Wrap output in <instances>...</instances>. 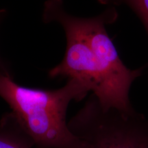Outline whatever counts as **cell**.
Masks as SVG:
<instances>
[{
	"instance_id": "cell-6",
	"label": "cell",
	"mask_w": 148,
	"mask_h": 148,
	"mask_svg": "<svg viewBox=\"0 0 148 148\" xmlns=\"http://www.w3.org/2000/svg\"><path fill=\"white\" fill-rule=\"evenodd\" d=\"M5 15V10H0V23L3 20V17ZM0 71L3 72V73H10V72L8 71V65L5 64V62L3 61L2 59L0 57Z\"/></svg>"
},
{
	"instance_id": "cell-1",
	"label": "cell",
	"mask_w": 148,
	"mask_h": 148,
	"mask_svg": "<svg viewBox=\"0 0 148 148\" xmlns=\"http://www.w3.org/2000/svg\"><path fill=\"white\" fill-rule=\"evenodd\" d=\"M117 16L116 8L110 7L92 17H78L65 10L62 0L46 1L42 21L59 24L66 37L64 58L48 75L82 83L105 109L131 112L134 108L130 100V90L143 69L127 67L108 36L106 26Z\"/></svg>"
},
{
	"instance_id": "cell-4",
	"label": "cell",
	"mask_w": 148,
	"mask_h": 148,
	"mask_svg": "<svg viewBox=\"0 0 148 148\" xmlns=\"http://www.w3.org/2000/svg\"><path fill=\"white\" fill-rule=\"evenodd\" d=\"M0 148H34L11 112L5 114L0 121Z\"/></svg>"
},
{
	"instance_id": "cell-5",
	"label": "cell",
	"mask_w": 148,
	"mask_h": 148,
	"mask_svg": "<svg viewBox=\"0 0 148 148\" xmlns=\"http://www.w3.org/2000/svg\"><path fill=\"white\" fill-rule=\"evenodd\" d=\"M103 5L110 7L125 5L130 8L143 22L148 34V0H98Z\"/></svg>"
},
{
	"instance_id": "cell-3",
	"label": "cell",
	"mask_w": 148,
	"mask_h": 148,
	"mask_svg": "<svg viewBox=\"0 0 148 148\" xmlns=\"http://www.w3.org/2000/svg\"><path fill=\"white\" fill-rule=\"evenodd\" d=\"M68 125L80 148H148V118L135 110L105 109L93 94Z\"/></svg>"
},
{
	"instance_id": "cell-2",
	"label": "cell",
	"mask_w": 148,
	"mask_h": 148,
	"mask_svg": "<svg viewBox=\"0 0 148 148\" xmlns=\"http://www.w3.org/2000/svg\"><path fill=\"white\" fill-rule=\"evenodd\" d=\"M89 92L73 79L55 90L25 87L14 82L10 73L0 71V97L36 148H80V141L68 125L66 112L72 101L82 100Z\"/></svg>"
}]
</instances>
